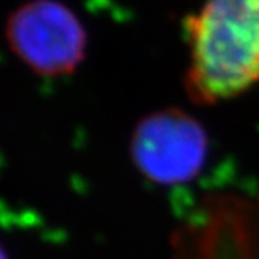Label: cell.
Returning a JSON list of instances; mask_svg holds the SVG:
<instances>
[{
    "instance_id": "2",
    "label": "cell",
    "mask_w": 259,
    "mask_h": 259,
    "mask_svg": "<svg viewBox=\"0 0 259 259\" xmlns=\"http://www.w3.org/2000/svg\"><path fill=\"white\" fill-rule=\"evenodd\" d=\"M10 50L42 77L73 73L86 58L88 33L80 17L60 0H28L7 19Z\"/></svg>"
},
{
    "instance_id": "4",
    "label": "cell",
    "mask_w": 259,
    "mask_h": 259,
    "mask_svg": "<svg viewBox=\"0 0 259 259\" xmlns=\"http://www.w3.org/2000/svg\"><path fill=\"white\" fill-rule=\"evenodd\" d=\"M0 259H8L7 254H5V251L2 250V247H0Z\"/></svg>"
},
{
    "instance_id": "3",
    "label": "cell",
    "mask_w": 259,
    "mask_h": 259,
    "mask_svg": "<svg viewBox=\"0 0 259 259\" xmlns=\"http://www.w3.org/2000/svg\"><path fill=\"white\" fill-rule=\"evenodd\" d=\"M209 153L205 126L180 108H165L142 117L130 139V158L138 172L158 186L194 181Z\"/></svg>"
},
{
    "instance_id": "1",
    "label": "cell",
    "mask_w": 259,
    "mask_h": 259,
    "mask_svg": "<svg viewBox=\"0 0 259 259\" xmlns=\"http://www.w3.org/2000/svg\"><path fill=\"white\" fill-rule=\"evenodd\" d=\"M184 30L192 102L214 105L259 83V0H205Z\"/></svg>"
}]
</instances>
